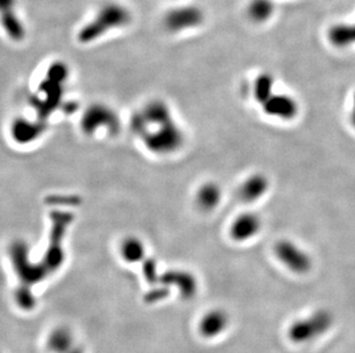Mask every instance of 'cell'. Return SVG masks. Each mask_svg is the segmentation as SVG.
Instances as JSON below:
<instances>
[{"mask_svg": "<svg viewBox=\"0 0 355 353\" xmlns=\"http://www.w3.org/2000/svg\"><path fill=\"white\" fill-rule=\"evenodd\" d=\"M204 20V14L198 7L184 6L178 7L175 10H169V13L164 17V27L171 33L195 28Z\"/></svg>", "mask_w": 355, "mask_h": 353, "instance_id": "cell-4", "label": "cell"}, {"mask_svg": "<svg viewBox=\"0 0 355 353\" xmlns=\"http://www.w3.org/2000/svg\"><path fill=\"white\" fill-rule=\"evenodd\" d=\"M130 19V12L125 7L118 3H107L98 12L94 20L80 29L78 40L82 43L92 42L112 29L127 26Z\"/></svg>", "mask_w": 355, "mask_h": 353, "instance_id": "cell-1", "label": "cell"}, {"mask_svg": "<svg viewBox=\"0 0 355 353\" xmlns=\"http://www.w3.org/2000/svg\"><path fill=\"white\" fill-rule=\"evenodd\" d=\"M260 228H261L260 217L255 213L246 212L236 218L230 228V234L234 240L243 242L255 237Z\"/></svg>", "mask_w": 355, "mask_h": 353, "instance_id": "cell-6", "label": "cell"}, {"mask_svg": "<svg viewBox=\"0 0 355 353\" xmlns=\"http://www.w3.org/2000/svg\"><path fill=\"white\" fill-rule=\"evenodd\" d=\"M262 108L269 116L290 120L298 115V102L288 94H272L262 104Z\"/></svg>", "mask_w": 355, "mask_h": 353, "instance_id": "cell-5", "label": "cell"}, {"mask_svg": "<svg viewBox=\"0 0 355 353\" xmlns=\"http://www.w3.org/2000/svg\"><path fill=\"white\" fill-rule=\"evenodd\" d=\"M228 326V316L223 311H213L205 318L202 323V333L206 336H215Z\"/></svg>", "mask_w": 355, "mask_h": 353, "instance_id": "cell-10", "label": "cell"}, {"mask_svg": "<svg viewBox=\"0 0 355 353\" xmlns=\"http://www.w3.org/2000/svg\"><path fill=\"white\" fill-rule=\"evenodd\" d=\"M269 188L268 178L262 174L248 176L239 188V197L244 202H254L261 199Z\"/></svg>", "mask_w": 355, "mask_h": 353, "instance_id": "cell-7", "label": "cell"}, {"mask_svg": "<svg viewBox=\"0 0 355 353\" xmlns=\"http://www.w3.org/2000/svg\"><path fill=\"white\" fill-rule=\"evenodd\" d=\"M334 323V317L328 310L321 309L306 319L298 320L288 328V338L293 343H307L321 336Z\"/></svg>", "mask_w": 355, "mask_h": 353, "instance_id": "cell-2", "label": "cell"}, {"mask_svg": "<svg viewBox=\"0 0 355 353\" xmlns=\"http://www.w3.org/2000/svg\"><path fill=\"white\" fill-rule=\"evenodd\" d=\"M351 123H352L353 127H354L355 129V93L354 97H353V108L352 111H351Z\"/></svg>", "mask_w": 355, "mask_h": 353, "instance_id": "cell-14", "label": "cell"}, {"mask_svg": "<svg viewBox=\"0 0 355 353\" xmlns=\"http://www.w3.org/2000/svg\"><path fill=\"white\" fill-rule=\"evenodd\" d=\"M274 13V3L272 0H252L248 6V14L257 22L268 20Z\"/></svg>", "mask_w": 355, "mask_h": 353, "instance_id": "cell-11", "label": "cell"}, {"mask_svg": "<svg viewBox=\"0 0 355 353\" xmlns=\"http://www.w3.org/2000/svg\"><path fill=\"white\" fill-rule=\"evenodd\" d=\"M221 201V188L216 183H206L198 193V203L205 210H211Z\"/></svg>", "mask_w": 355, "mask_h": 353, "instance_id": "cell-9", "label": "cell"}, {"mask_svg": "<svg viewBox=\"0 0 355 353\" xmlns=\"http://www.w3.org/2000/svg\"><path fill=\"white\" fill-rule=\"evenodd\" d=\"M272 87H274V78L269 73H262L255 80L254 98L260 104H263L272 97Z\"/></svg>", "mask_w": 355, "mask_h": 353, "instance_id": "cell-12", "label": "cell"}, {"mask_svg": "<svg viewBox=\"0 0 355 353\" xmlns=\"http://www.w3.org/2000/svg\"><path fill=\"white\" fill-rule=\"evenodd\" d=\"M17 0H0V13L14 10Z\"/></svg>", "mask_w": 355, "mask_h": 353, "instance_id": "cell-13", "label": "cell"}, {"mask_svg": "<svg viewBox=\"0 0 355 353\" xmlns=\"http://www.w3.org/2000/svg\"><path fill=\"white\" fill-rule=\"evenodd\" d=\"M275 253L281 263L295 274H306L311 271L312 260L309 253L291 241L281 240L275 246Z\"/></svg>", "mask_w": 355, "mask_h": 353, "instance_id": "cell-3", "label": "cell"}, {"mask_svg": "<svg viewBox=\"0 0 355 353\" xmlns=\"http://www.w3.org/2000/svg\"><path fill=\"white\" fill-rule=\"evenodd\" d=\"M0 22L3 26V29L6 31V34L15 40V42H20L24 39V27L20 19L17 17V14L14 10H7L3 13H0Z\"/></svg>", "mask_w": 355, "mask_h": 353, "instance_id": "cell-8", "label": "cell"}]
</instances>
